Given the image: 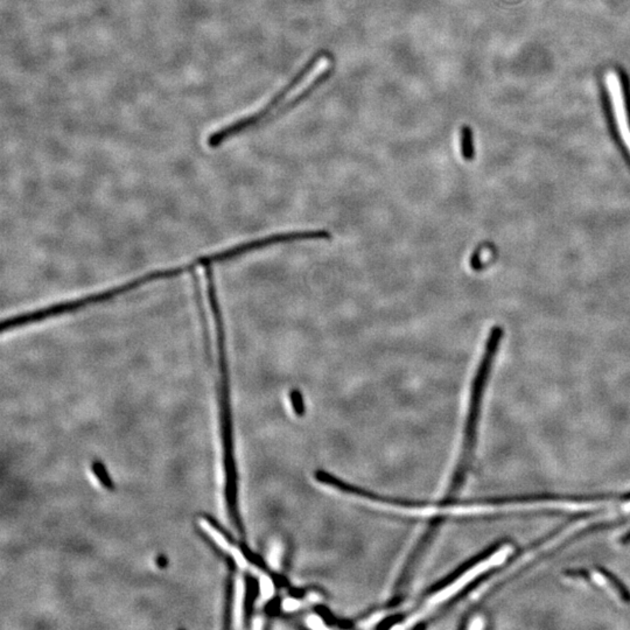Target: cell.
I'll return each mask as SVG.
<instances>
[{
    "instance_id": "1",
    "label": "cell",
    "mask_w": 630,
    "mask_h": 630,
    "mask_svg": "<svg viewBox=\"0 0 630 630\" xmlns=\"http://www.w3.org/2000/svg\"><path fill=\"white\" fill-rule=\"evenodd\" d=\"M330 67H332V60L330 56H321L315 58L313 63L308 65L297 78H294L291 84H288V87L284 88V90L275 95V98H272L268 103L249 115L241 117L231 123L226 124L211 131L206 140L208 147L211 149H219L224 142L233 140V137L253 129L255 126L270 120L275 113L280 112L284 107L295 103L303 96L308 94L321 81V78L326 76Z\"/></svg>"
},
{
    "instance_id": "2",
    "label": "cell",
    "mask_w": 630,
    "mask_h": 630,
    "mask_svg": "<svg viewBox=\"0 0 630 630\" xmlns=\"http://www.w3.org/2000/svg\"><path fill=\"white\" fill-rule=\"evenodd\" d=\"M332 237L327 230H305V231H292V233H275L263 238L252 239L248 242L239 243L237 246H230L226 249L219 250L207 255L199 256L196 258L188 262L189 271L197 268H213V266L221 263L230 262L239 258L250 252L266 249L268 246L280 244V243L298 242V241H314V239H330Z\"/></svg>"
},
{
    "instance_id": "3",
    "label": "cell",
    "mask_w": 630,
    "mask_h": 630,
    "mask_svg": "<svg viewBox=\"0 0 630 630\" xmlns=\"http://www.w3.org/2000/svg\"><path fill=\"white\" fill-rule=\"evenodd\" d=\"M511 551H513V546L504 545L502 546L501 549H498L496 552L491 553L487 560L478 562L476 565L471 567L461 577L454 580L451 585L443 588L441 591L438 592L436 594H434L432 598L429 599V602L425 604V607L417 615L410 617L407 622L412 624L414 621L419 620L421 617L425 616L427 613H430L431 609H434L438 604H443L448 599L452 598L453 595H456L458 592L461 591L462 588L468 585L469 582H473L481 573L487 572L488 569H493L494 566L503 562L504 560H507V557L510 555Z\"/></svg>"
},
{
    "instance_id": "4",
    "label": "cell",
    "mask_w": 630,
    "mask_h": 630,
    "mask_svg": "<svg viewBox=\"0 0 630 630\" xmlns=\"http://www.w3.org/2000/svg\"><path fill=\"white\" fill-rule=\"evenodd\" d=\"M244 600H246V582L242 577H238L235 582V594H233V627H242L244 617Z\"/></svg>"
},
{
    "instance_id": "5",
    "label": "cell",
    "mask_w": 630,
    "mask_h": 630,
    "mask_svg": "<svg viewBox=\"0 0 630 630\" xmlns=\"http://www.w3.org/2000/svg\"><path fill=\"white\" fill-rule=\"evenodd\" d=\"M200 527H202V530L206 531L209 535L210 538L217 545L220 546L221 549L226 550V551L231 550L233 546L230 545L229 542L226 540V537L220 531L217 530L216 527H214L207 520H200Z\"/></svg>"
},
{
    "instance_id": "6",
    "label": "cell",
    "mask_w": 630,
    "mask_h": 630,
    "mask_svg": "<svg viewBox=\"0 0 630 630\" xmlns=\"http://www.w3.org/2000/svg\"><path fill=\"white\" fill-rule=\"evenodd\" d=\"M461 152L466 160L474 158V146H473V135L469 127L465 126L461 131Z\"/></svg>"
},
{
    "instance_id": "7",
    "label": "cell",
    "mask_w": 630,
    "mask_h": 630,
    "mask_svg": "<svg viewBox=\"0 0 630 630\" xmlns=\"http://www.w3.org/2000/svg\"><path fill=\"white\" fill-rule=\"evenodd\" d=\"M275 594V586L268 575L263 574L259 579V604H266Z\"/></svg>"
},
{
    "instance_id": "8",
    "label": "cell",
    "mask_w": 630,
    "mask_h": 630,
    "mask_svg": "<svg viewBox=\"0 0 630 630\" xmlns=\"http://www.w3.org/2000/svg\"><path fill=\"white\" fill-rule=\"evenodd\" d=\"M230 552L233 555V558L236 562L237 565L241 567V569H246L248 567V562H246V557L243 556L242 552L239 551L236 547H231L230 550Z\"/></svg>"
},
{
    "instance_id": "9",
    "label": "cell",
    "mask_w": 630,
    "mask_h": 630,
    "mask_svg": "<svg viewBox=\"0 0 630 630\" xmlns=\"http://www.w3.org/2000/svg\"><path fill=\"white\" fill-rule=\"evenodd\" d=\"M281 550L280 545H273L271 551H270V555H268V562L271 564L273 567H277L279 564V560H280Z\"/></svg>"
},
{
    "instance_id": "10",
    "label": "cell",
    "mask_w": 630,
    "mask_h": 630,
    "mask_svg": "<svg viewBox=\"0 0 630 630\" xmlns=\"http://www.w3.org/2000/svg\"><path fill=\"white\" fill-rule=\"evenodd\" d=\"M308 627L313 628V629L325 628V624H323L322 620H321L320 617L317 616V615H310L308 619Z\"/></svg>"
},
{
    "instance_id": "11",
    "label": "cell",
    "mask_w": 630,
    "mask_h": 630,
    "mask_svg": "<svg viewBox=\"0 0 630 630\" xmlns=\"http://www.w3.org/2000/svg\"><path fill=\"white\" fill-rule=\"evenodd\" d=\"M283 607H284L285 611H293L300 607V604L297 600H293V599H286L284 604H283Z\"/></svg>"
},
{
    "instance_id": "12",
    "label": "cell",
    "mask_w": 630,
    "mask_h": 630,
    "mask_svg": "<svg viewBox=\"0 0 630 630\" xmlns=\"http://www.w3.org/2000/svg\"><path fill=\"white\" fill-rule=\"evenodd\" d=\"M480 621L481 620H474L473 621V624L469 626L471 628H476V629H480V628L483 627V624H480Z\"/></svg>"
},
{
    "instance_id": "13",
    "label": "cell",
    "mask_w": 630,
    "mask_h": 630,
    "mask_svg": "<svg viewBox=\"0 0 630 630\" xmlns=\"http://www.w3.org/2000/svg\"><path fill=\"white\" fill-rule=\"evenodd\" d=\"M262 621L263 620H261V619H256V624H253V628H256V629H258V628H262L263 627Z\"/></svg>"
}]
</instances>
